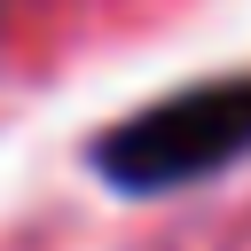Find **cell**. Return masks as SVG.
Wrapping results in <instances>:
<instances>
[{"label": "cell", "mask_w": 251, "mask_h": 251, "mask_svg": "<svg viewBox=\"0 0 251 251\" xmlns=\"http://www.w3.org/2000/svg\"><path fill=\"white\" fill-rule=\"evenodd\" d=\"M235 157H251V78L180 86L94 141V173L126 196H165V188L212 180Z\"/></svg>", "instance_id": "1"}]
</instances>
